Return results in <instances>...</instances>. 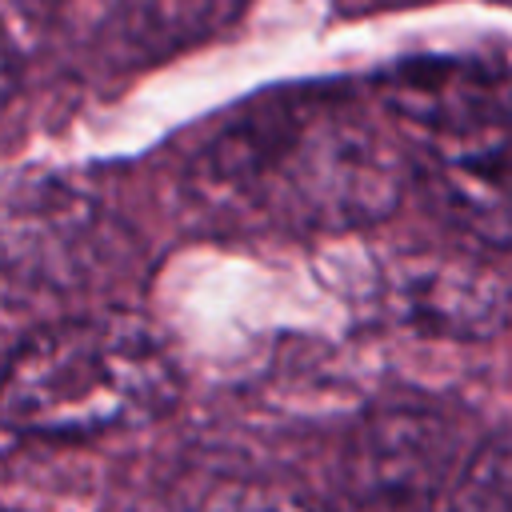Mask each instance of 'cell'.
I'll list each match as a JSON object with an SVG mask.
<instances>
[{"mask_svg":"<svg viewBox=\"0 0 512 512\" xmlns=\"http://www.w3.org/2000/svg\"><path fill=\"white\" fill-rule=\"evenodd\" d=\"M508 284L472 260H444L420 256L404 260L388 280L392 316L416 332L476 340L492 336L508 312Z\"/></svg>","mask_w":512,"mask_h":512,"instance_id":"5","label":"cell"},{"mask_svg":"<svg viewBox=\"0 0 512 512\" xmlns=\"http://www.w3.org/2000/svg\"><path fill=\"white\" fill-rule=\"evenodd\" d=\"M456 472V432L440 412L384 408L348 436L332 512H444Z\"/></svg>","mask_w":512,"mask_h":512,"instance_id":"4","label":"cell"},{"mask_svg":"<svg viewBox=\"0 0 512 512\" xmlns=\"http://www.w3.org/2000/svg\"><path fill=\"white\" fill-rule=\"evenodd\" d=\"M192 512H316L312 504H304L300 496L276 488V484H260V480H216L208 484Z\"/></svg>","mask_w":512,"mask_h":512,"instance_id":"7","label":"cell"},{"mask_svg":"<svg viewBox=\"0 0 512 512\" xmlns=\"http://www.w3.org/2000/svg\"><path fill=\"white\" fill-rule=\"evenodd\" d=\"M444 512H512V432L484 440L460 464Z\"/></svg>","mask_w":512,"mask_h":512,"instance_id":"6","label":"cell"},{"mask_svg":"<svg viewBox=\"0 0 512 512\" xmlns=\"http://www.w3.org/2000/svg\"><path fill=\"white\" fill-rule=\"evenodd\" d=\"M388 136L348 100L288 92L240 112L192 164V192L228 224L360 228L400 204Z\"/></svg>","mask_w":512,"mask_h":512,"instance_id":"1","label":"cell"},{"mask_svg":"<svg viewBox=\"0 0 512 512\" xmlns=\"http://www.w3.org/2000/svg\"><path fill=\"white\" fill-rule=\"evenodd\" d=\"M180 396L148 324L92 312L36 328L4 368V424L44 440H88L160 420Z\"/></svg>","mask_w":512,"mask_h":512,"instance_id":"2","label":"cell"},{"mask_svg":"<svg viewBox=\"0 0 512 512\" xmlns=\"http://www.w3.org/2000/svg\"><path fill=\"white\" fill-rule=\"evenodd\" d=\"M384 100L440 212L476 240L512 248V76L412 60L384 80Z\"/></svg>","mask_w":512,"mask_h":512,"instance_id":"3","label":"cell"}]
</instances>
